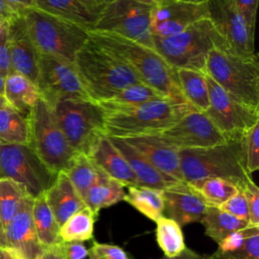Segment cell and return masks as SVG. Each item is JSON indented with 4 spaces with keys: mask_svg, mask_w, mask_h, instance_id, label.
<instances>
[{
    "mask_svg": "<svg viewBox=\"0 0 259 259\" xmlns=\"http://www.w3.org/2000/svg\"><path fill=\"white\" fill-rule=\"evenodd\" d=\"M0 144H29V117L9 104L0 108Z\"/></svg>",
    "mask_w": 259,
    "mask_h": 259,
    "instance_id": "30",
    "label": "cell"
},
{
    "mask_svg": "<svg viewBox=\"0 0 259 259\" xmlns=\"http://www.w3.org/2000/svg\"><path fill=\"white\" fill-rule=\"evenodd\" d=\"M246 20L249 27L255 31L258 0H227Z\"/></svg>",
    "mask_w": 259,
    "mask_h": 259,
    "instance_id": "43",
    "label": "cell"
},
{
    "mask_svg": "<svg viewBox=\"0 0 259 259\" xmlns=\"http://www.w3.org/2000/svg\"><path fill=\"white\" fill-rule=\"evenodd\" d=\"M87 156L99 170L124 187L140 186L126 160L107 136L102 137Z\"/></svg>",
    "mask_w": 259,
    "mask_h": 259,
    "instance_id": "22",
    "label": "cell"
},
{
    "mask_svg": "<svg viewBox=\"0 0 259 259\" xmlns=\"http://www.w3.org/2000/svg\"><path fill=\"white\" fill-rule=\"evenodd\" d=\"M26 195L28 193L21 184L8 178L0 179V221L3 229L16 213Z\"/></svg>",
    "mask_w": 259,
    "mask_h": 259,
    "instance_id": "37",
    "label": "cell"
},
{
    "mask_svg": "<svg viewBox=\"0 0 259 259\" xmlns=\"http://www.w3.org/2000/svg\"><path fill=\"white\" fill-rule=\"evenodd\" d=\"M181 92L192 107L205 111L209 106L208 90L203 72L191 69H175Z\"/></svg>",
    "mask_w": 259,
    "mask_h": 259,
    "instance_id": "29",
    "label": "cell"
},
{
    "mask_svg": "<svg viewBox=\"0 0 259 259\" xmlns=\"http://www.w3.org/2000/svg\"><path fill=\"white\" fill-rule=\"evenodd\" d=\"M187 184L209 206H219L239 190L234 182L223 178H207Z\"/></svg>",
    "mask_w": 259,
    "mask_h": 259,
    "instance_id": "33",
    "label": "cell"
},
{
    "mask_svg": "<svg viewBox=\"0 0 259 259\" xmlns=\"http://www.w3.org/2000/svg\"><path fill=\"white\" fill-rule=\"evenodd\" d=\"M164 201L163 215L173 220L180 227L200 223L207 205L188 186L186 182H178L162 190Z\"/></svg>",
    "mask_w": 259,
    "mask_h": 259,
    "instance_id": "19",
    "label": "cell"
},
{
    "mask_svg": "<svg viewBox=\"0 0 259 259\" xmlns=\"http://www.w3.org/2000/svg\"><path fill=\"white\" fill-rule=\"evenodd\" d=\"M74 66L89 98L98 103L111 99L126 86L142 82L123 59L90 38L77 53Z\"/></svg>",
    "mask_w": 259,
    "mask_h": 259,
    "instance_id": "3",
    "label": "cell"
},
{
    "mask_svg": "<svg viewBox=\"0 0 259 259\" xmlns=\"http://www.w3.org/2000/svg\"><path fill=\"white\" fill-rule=\"evenodd\" d=\"M79 195L84 198L89 188L102 176L103 172L99 170L87 155L78 153L64 171Z\"/></svg>",
    "mask_w": 259,
    "mask_h": 259,
    "instance_id": "34",
    "label": "cell"
},
{
    "mask_svg": "<svg viewBox=\"0 0 259 259\" xmlns=\"http://www.w3.org/2000/svg\"><path fill=\"white\" fill-rule=\"evenodd\" d=\"M218 259H259V227L248 226L218 244Z\"/></svg>",
    "mask_w": 259,
    "mask_h": 259,
    "instance_id": "25",
    "label": "cell"
},
{
    "mask_svg": "<svg viewBox=\"0 0 259 259\" xmlns=\"http://www.w3.org/2000/svg\"><path fill=\"white\" fill-rule=\"evenodd\" d=\"M89 38L123 59L143 83L167 98L188 104L181 92L175 69L155 49L110 32L90 31Z\"/></svg>",
    "mask_w": 259,
    "mask_h": 259,
    "instance_id": "1",
    "label": "cell"
},
{
    "mask_svg": "<svg viewBox=\"0 0 259 259\" xmlns=\"http://www.w3.org/2000/svg\"><path fill=\"white\" fill-rule=\"evenodd\" d=\"M27 144H0V179L21 184L32 198L45 193L56 178Z\"/></svg>",
    "mask_w": 259,
    "mask_h": 259,
    "instance_id": "10",
    "label": "cell"
},
{
    "mask_svg": "<svg viewBox=\"0 0 259 259\" xmlns=\"http://www.w3.org/2000/svg\"><path fill=\"white\" fill-rule=\"evenodd\" d=\"M97 219L92 210L85 206L71 215L60 228L63 242H85L93 238L94 223Z\"/></svg>",
    "mask_w": 259,
    "mask_h": 259,
    "instance_id": "35",
    "label": "cell"
},
{
    "mask_svg": "<svg viewBox=\"0 0 259 259\" xmlns=\"http://www.w3.org/2000/svg\"><path fill=\"white\" fill-rule=\"evenodd\" d=\"M89 256V259H99V258H96L94 256H91V255H88Z\"/></svg>",
    "mask_w": 259,
    "mask_h": 259,
    "instance_id": "58",
    "label": "cell"
},
{
    "mask_svg": "<svg viewBox=\"0 0 259 259\" xmlns=\"http://www.w3.org/2000/svg\"><path fill=\"white\" fill-rule=\"evenodd\" d=\"M5 1L19 13L23 9L33 7V4H34V0H5Z\"/></svg>",
    "mask_w": 259,
    "mask_h": 259,
    "instance_id": "49",
    "label": "cell"
},
{
    "mask_svg": "<svg viewBox=\"0 0 259 259\" xmlns=\"http://www.w3.org/2000/svg\"><path fill=\"white\" fill-rule=\"evenodd\" d=\"M4 96L9 105L28 117L40 98L37 86L28 78L13 71L6 75Z\"/></svg>",
    "mask_w": 259,
    "mask_h": 259,
    "instance_id": "26",
    "label": "cell"
},
{
    "mask_svg": "<svg viewBox=\"0 0 259 259\" xmlns=\"http://www.w3.org/2000/svg\"><path fill=\"white\" fill-rule=\"evenodd\" d=\"M167 98L159 93L149 85L140 82L130 86H126L120 90L115 96L107 100L110 103L117 105H138L145 102Z\"/></svg>",
    "mask_w": 259,
    "mask_h": 259,
    "instance_id": "38",
    "label": "cell"
},
{
    "mask_svg": "<svg viewBox=\"0 0 259 259\" xmlns=\"http://www.w3.org/2000/svg\"><path fill=\"white\" fill-rule=\"evenodd\" d=\"M5 79L6 75L0 72V94L4 95V86H5Z\"/></svg>",
    "mask_w": 259,
    "mask_h": 259,
    "instance_id": "53",
    "label": "cell"
},
{
    "mask_svg": "<svg viewBox=\"0 0 259 259\" xmlns=\"http://www.w3.org/2000/svg\"><path fill=\"white\" fill-rule=\"evenodd\" d=\"M88 255L99 259H130L122 248L98 242H93L90 249H88Z\"/></svg>",
    "mask_w": 259,
    "mask_h": 259,
    "instance_id": "42",
    "label": "cell"
},
{
    "mask_svg": "<svg viewBox=\"0 0 259 259\" xmlns=\"http://www.w3.org/2000/svg\"><path fill=\"white\" fill-rule=\"evenodd\" d=\"M38 259H66L64 252V242H60L50 248L45 249Z\"/></svg>",
    "mask_w": 259,
    "mask_h": 259,
    "instance_id": "46",
    "label": "cell"
},
{
    "mask_svg": "<svg viewBox=\"0 0 259 259\" xmlns=\"http://www.w3.org/2000/svg\"><path fill=\"white\" fill-rule=\"evenodd\" d=\"M8 26H9V23H8V22H6V21L0 19V33L3 32V31H5V30H7V29H8Z\"/></svg>",
    "mask_w": 259,
    "mask_h": 259,
    "instance_id": "54",
    "label": "cell"
},
{
    "mask_svg": "<svg viewBox=\"0 0 259 259\" xmlns=\"http://www.w3.org/2000/svg\"><path fill=\"white\" fill-rule=\"evenodd\" d=\"M45 196L60 228L71 215L86 206L84 199L63 171L57 173Z\"/></svg>",
    "mask_w": 259,
    "mask_h": 259,
    "instance_id": "23",
    "label": "cell"
},
{
    "mask_svg": "<svg viewBox=\"0 0 259 259\" xmlns=\"http://www.w3.org/2000/svg\"><path fill=\"white\" fill-rule=\"evenodd\" d=\"M151 9L135 0H111L104 5L92 31L115 33L154 49Z\"/></svg>",
    "mask_w": 259,
    "mask_h": 259,
    "instance_id": "11",
    "label": "cell"
},
{
    "mask_svg": "<svg viewBox=\"0 0 259 259\" xmlns=\"http://www.w3.org/2000/svg\"><path fill=\"white\" fill-rule=\"evenodd\" d=\"M161 259H218L214 254L212 255H201V254H198L188 248H186L180 255L176 256V257H172V258H168V257H162Z\"/></svg>",
    "mask_w": 259,
    "mask_h": 259,
    "instance_id": "48",
    "label": "cell"
},
{
    "mask_svg": "<svg viewBox=\"0 0 259 259\" xmlns=\"http://www.w3.org/2000/svg\"><path fill=\"white\" fill-rule=\"evenodd\" d=\"M0 259H4V257H3V251H2V248H0Z\"/></svg>",
    "mask_w": 259,
    "mask_h": 259,
    "instance_id": "56",
    "label": "cell"
},
{
    "mask_svg": "<svg viewBox=\"0 0 259 259\" xmlns=\"http://www.w3.org/2000/svg\"><path fill=\"white\" fill-rule=\"evenodd\" d=\"M204 73L231 96L259 108V64L257 56L245 59L230 52L212 49Z\"/></svg>",
    "mask_w": 259,
    "mask_h": 259,
    "instance_id": "7",
    "label": "cell"
},
{
    "mask_svg": "<svg viewBox=\"0 0 259 259\" xmlns=\"http://www.w3.org/2000/svg\"><path fill=\"white\" fill-rule=\"evenodd\" d=\"M105 4L91 0H34L33 7L73 22L90 32L94 29Z\"/></svg>",
    "mask_w": 259,
    "mask_h": 259,
    "instance_id": "21",
    "label": "cell"
},
{
    "mask_svg": "<svg viewBox=\"0 0 259 259\" xmlns=\"http://www.w3.org/2000/svg\"><path fill=\"white\" fill-rule=\"evenodd\" d=\"M154 49L174 69L205 70L208 53L212 49L228 51L223 37L209 18L200 19L183 31L167 36H153Z\"/></svg>",
    "mask_w": 259,
    "mask_h": 259,
    "instance_id": "5",
    "label": "cell"
},
{
    "mask_svg": "<svg viewBox=\"0 0 259 259\" xmlns=\"http://www.w3.org/2000/svg\"><path fill=\"white\" fill-rule=\"evenodd\" d=\"M32 201L33 198L26 195L16 213L4 228L5 248L13 249L22 259H38L45 251L33 226Z\"/></svg>",
    "mask_w": 259,
    "mask_h": 259,
    "instance_id": "17",
    "label": "cell"
},
{
    "mask_svg": "<svg viewBox=\"0 0 259 259\" xmlns=\"http://www.w3.org/2000/svg\"><path fill=\"white\" fill-rule=\"evenodd\" d=\"M244 194L249 211V225L259 227V189L252 180L240 187Z\"/></svg>",
    "mask_w": 259,
    "mask_h": 259,
    "instance_id": "40",
    "label": "cell"
},
{
    "mask_svg": "<svg viewBox=\"0 0 259 259\" xmlns=\"http://www.w3.org/2000/svg\"><path fill=\"white\" fill-rule=\"evenodd\" d=\"M141 4H144V5H147V6H150V7H154L155 5H157L158 3H160L162 0H135Z\"/></svg>",
    "mask_w": 259,
    "mask_h": 259,
    "instance_id": "51",
    "label": "cell"
},
{
    "mask_svg": "<svg viewBox=\"0 0 259 259\" xmlns=\"http://www.w3.org/2000/svg\"><path fill=\"white\" fill-rule=\"evenodd\" d=\"M156 239L165 257L172 258L180 255L185 249V242L181 227L164 215L156 222Z\"/></svg>",
    "mask_w": 259,
    "mask_h": 259,
    "instance_id": "36",
    "label": "cell"
},
{
    "mask_svg": "<svg viewBox=\"0 0 259 259\" xmlns=\"http://www.w3.org/2000/svg\"><path fill=\"white\" fill-rule=\"evenodd\" d=\"M207 10L209 20L225 40L230 53L245 59L256 57L255 31L227 0H207Z\"/></svg>",
    "mask_w": 259,
    "mask_h": 259,
    "instance_id": "14",
    "label": "cell"
},
{
    "mask_svg": "<svg viewBox=\"0 0 259 259\" xmlns=\"http://www.w3.org/2000/svg\"><path fill=\"white\" fill-rule=\"evenodd\" d=\"M32 221L37 239L44 249L62 242L60 226L46 200L45 193L33 198Z\"/></svg>",
    "mask_w": 259,
    "mask_h": 259,
    "instance_id": "27",
    "label": "cell"
},
{
    "mask_svg": "<svg viewBox=\"0 0 259 259\" xmlns=\"http://www.w3.org/2000/svg\"><path fill=\"white\" fill-rule=\"evenodd\" d=\"M203 18H208L207 1L162 0L151 9V32L153 36H171Z\"/></svg>",
    "mask_w": 259,
    "mask_h": 259,
    "instance_id": "16",
    "label": "cell"
},
{
    "mask_svg": "<svg viewBox=\"0 0 259 259\" xmlns=\"http://www.w3.org/2000/svg\"><path fill=\"white\" fill-rule=\"evenodd\" d=\"M27 33L39 54L74 64L77 53L89 40L85 28L34 7L20 11Z\"/></svg>",
    "mask_w": 259,
    "mask_h": 259,
    "instance_id": "6",
    "label": "cell"
},
{
    "mask_svg": "<svg viewBox=\"0 0 259 259\" xmlns=\"http://www.w3.org/2000/svg\"><path fill=\"white\" fill-rule=\"evenodd\" d=\"M200 223L204 227V234L217 244L232 233L249 226L248 222L239 220L218 206L209 205H207Z\"/></svg>",
    "mask_w": 259,
    "mask_h": 259,
    "instance_id": "31",
    "label": "cell"
},
{
    "mask_svg": "<svg viewBox=\"0 0 259 259\" xmlns=\"http://www.w3.org/2000/svg\"><path fill=\"white\" fill-rule=\"evenodd\" d=\"M157 135L178 150L206 148L227 141L205 112L196 109L187 112L172 126Z\"/></svg>",
    "mask_w": 259,
    "mask_h": 259,
    "instance_id": "15",
    "label": "cell"
},
{
    "mask_svg": "<svg viewBox=\"0 0 259 259\" xmlns=\"http://www.w3.org/2000/svg\"><path fill=\"white\" fill-rule=\"evenodd\" d=\"M66 259H85L88 256V249L82 242H64Z\"/></svg>",
    "mask_w": 259,
    "mask_h": 259,
    "instance_id": "45",
    "label": "cell"
},
{
    "mask_svg": "<svg viewBox=\"0 0 259 259\" xmlns=\"http://www.w3.org/2000/svg\"><path fill=\"white\" fill-rule=\"evenodd\" d=\"M124 194V186L103 173L102 176L89 188L83 199L86 206L98 217L101 208L119 202L123 199Z\"/></svg>",
    "mask_w": 259,
    "mask_h": 259,
    "instance_id": "28",
    "label": "cell"
},
{
    "mask_svg": "<svg viewBox=\"0 0 259 259\" xmlns=\"http://www.w3.org/2000/svg\"><path fill=\"white\" fill-rule=\"evenodd\" d=\"M54 173L64 172L78 154L68 143L52 106L41 97L29 115V144Z\"/></svg>",
    "mask_w": 259,
    "mask_h": 259,
    "instance_id": "9",
    "label": "cell"
},
{
    "mask_svg": "<svg viewBox=\"0 0 259 259\" xmlns=\"http://www.w3.org/2000/svg\"><path fill=\"white\" fill-rule=\"evenodd\" d=\"M108 138L126 160L140 186H147L164 190L178 183V181L168 177L156 169L143 155H141L137 150L130 146L123 139L116 137Z\"/></svg>",
    "mask_w": 259,
    "mask_h": 259,
    "instance_id": "24",
    "label": "cell"
},
{
    "mask_svg": "<svg viewBox=\"0 0 259 259\" xmlns=\"http://www.w3.org/2000/svg\"><path fill=\"white\" fill-rule=\"evenodd\" d=\"M0 72L5 75L12 72L9 55L8 29L0 33Z\"/></svg>",
    "mask_w": 259,
    "mask_h": 259,
    "instance_id": "44",
    "label": "cell"
},
{
    "mask_svg": "<svg viewBox=\"0 0 259 259\" xmlns=\"http://www.w3.org/2000/svg\"><path fill=\"white\" fill-rule=\"evenodd\" d=\"M209 106L204 111L217 128L226 137L241 138L245 132L259 122V108L242 103L205 73Z\"/></svg>",
    "mask_w": 259,
    "mask_h": 259,
    "instance_id": "12",
    "label": "cell"
},
{
    "mask_svg": "<svg viewBox=\"0 0 259 259\" xmlns=\"http://www.w3.org/2000/svg\"><path fill=\"white\" fill-rule=\"evenodd\" d=\"M36 86L51 106L66 99H90L73 63L39 54Z\"/></svg>",
    "mask_w": 259,
    "mask_h": 259,
    "instance_id": "13",
    "label": "cell"
},
{
    "mask_svg": "<svg viewBox=\"0 0 259 259\" xmlns=\"http://www.w3.org/2000/svg\"><path fill=\"white\" fill-rule=\"evenodd\" d=\"M53 111L70 146L88 155L105 135V115L98 102L91 99H66L56 102Z\"/></svg>",
    "mask_w": 259,
    "mask_h": 259,
    "instance_id": "8",
    "label": "cell"
},
{
    "mask_svg": "<svg viewBox=\"0 0 259 259\" xmlns=\"http://www.w3.org/2000/svg\"><path fill=\"white\" fill-rule=\"evenodd\" d=\"M121 139L143 155L160 172L178 182H184L177 148L163 141L158 135H143Z\"/></svg>",
    "mask_w": 259,
    "mask_h": 259,
    "instance_id": "18",
    "label": "cell"
},
{
    "mask_svg": "<svg viewBox=\"0 0 259 259\" xmlns=\"http://www.w3.org/2000/svg\"><path fill=\"white\" fill-rule=\"evenodd\" d=\"M99 104L105 115V135L116 138L157 135L195 109L187 103H180L170 98L126 106L108 101Z\"/></svg>",
    "mask_w": 259,
    "mask_h": 259,
    "instance_id": "2",
    "label": "cell"
},
{
    "mask_svg": "<svg viewBox=\"0 0 259 259\" xmlns=\"http://www.w3.org/2000/svg\"><path fill=\"white\" fill-rule=\"evenodd\" d=\"M5 247H6V242H5V236H4V229L0 221V248H5Z\"/></svg>",
    "mask_w": 259,
    "mask_h": 259,
    "instance_id": "52",
    "label": "cell"
},
{
    "mask_svg": "<svg viewBox=\"0 0 259 259\" xmlns=\"http://www.w3.org/2000/svg\"><path fill=\"white\" fill-rule=\"evenodd\" d=\"M8 104H9V103L7 102L5 96H4L3 94H0V108L6 106V105H8Z\"/></svg>",
    "mask_w": 259,
    "mask_h": 259,
    "instance_id": "55",
    "label": "cell"
},
{
    "mask_svg": "<svg viewBox=\"0 0 259 259\" xmlns=\"http://www.w3.org/2000/svg\"><path fill=\"white\" fill-rule=\"evenodd\" d=\"M241 147L246 170L252 174L259 168V122L243 134Z\"/></svg>",
    "mask_w": 259,
    "mask_h": 259,
    "instance_id": "39",
    "label": "cell"
},
{
    "mask_svg": "<svg viewBox=\"0 0 259 259\" xmlns=\"http://www.w3.org/2000/svg\"><path fill=\"white\" fill-rule=\"evenodd\" d=\"M109 1H111V0H105V3H107V2H109Z\"/></svg>",
    "mask_w": 259,
    "mask_h": 259,
    "instance_id": "59",
    "label": "cell"
},
{
    "mask_svg": "<svg viewBox=\"0 0 259 259\" xmlns=\"http://www.w3.org/2000/svg\"><path fill=\"white\" fill-rule=\"evenodd\" d=\"M4 259H22L21 256L11 248H2Z\"/></svg>",
    "mask_w": 259,
    "mask_h": 259,
    "instance_id": "50",
    "label": "cell"
},
{
    "mask_svg": "<svg viewBox=\"0 0 259 259\" xmlns=\"http://www.w3.org/2000/svg\"><path fill=\"white\" fill-rule=\"evenodd\" d=\"M123 200L153 222L163 215L162 190L147 186H127Z\"/></svg>",
    "mask_w": 259,
    "mask_h": 259,
    "instance_id": "32",
    "label": "cell"
},
{
    "mask_svg": "<svg viewBox=\"0 0 259 259\" xmlns=\"http://www.w3.org/2000/svg\"><path fill=\"white\" fill-rule=\"evenodd\" d=\"M218 207L239 220L249 223V211L247 201L240 188L235 195H233L231 198L220 204Z\"/></svg>",
    "mask_w": 259,
    "mask_h": 259,
    "instance_id": "41",
    "label": "cell"
},
{
    "mask_svg": "<svg viewBox=\"0 0 259 259\" xmlns=\"http://www.w3.org/2000/svg\"><path fill=\"white\" fill-rule=\"evenodd\" d=\"M241 139L242 137L230 138L222 144L206 148L178 150L184 182L223 178L240 188L252 181L244 164Z\"/></svg>",
    "mask_w": 259,
    "mask_h": 259,
    "instance_id": "4",
    "label": "cell"
},
{
    "mask_svg": "<svg viewBox=\"0 0 259 259\" xmlns=\"http://www.w3.org/2000/svg\"><path fill=\"white\" fill-rule=\"evenodd\" d=\"M19 15L20 13L10 6L5 0H0V19L10 23Z\"/></svg>",
    "mask_w": 259,
    "mask_h": 259,
    "instance_id": "47",
    "label": "cell"
},
{
    "mask_svg": "<svg viewBox=\"0 0 259 259\" xmlns=\"http://www.w3.org/2000/svg\"><path fill=\"white\" fill-rule=\"evenodd\" d=\"M8 37L12 71L23 75L36 85L39 53L27 33L21 14L9 23Z\"/></svg>",
    "mask_w": 259,
    "mask_h": 259,
    "instance_id": "20",
    "label": "cell"
},
{
    "mask_svg": "<svg viewBox=\"0 0 259 259\" xmlns=\"http://www.w3.org/2000/svg\"><path fill=\"white\" fill-rule=\"evenodd\" d=\"M186 1H193V2H203V1H207V0H186Z\"/></svg>",
    "mask_w": 259,
    "mask_h": 259,
    "instance_id": "57",
    "label": "cell"
}]
</instances>
